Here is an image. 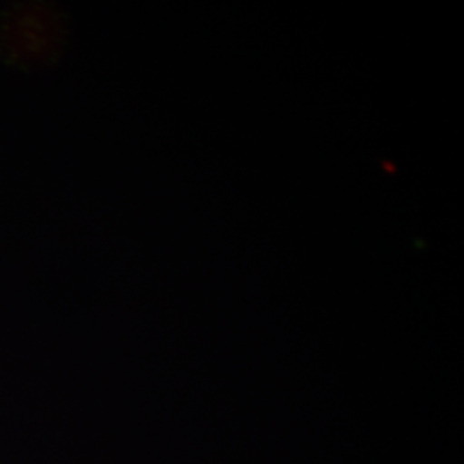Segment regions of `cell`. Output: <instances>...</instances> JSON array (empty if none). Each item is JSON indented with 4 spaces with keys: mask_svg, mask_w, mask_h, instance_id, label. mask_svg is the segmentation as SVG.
<instances>
[]
</instances>
